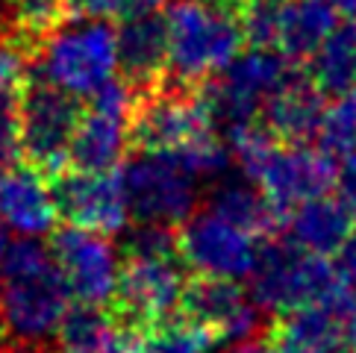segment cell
<instances>
[{"label": "cell", "instance_id": "obj_1", "mask_svg": "<svg viewBox=\"0 0 356 353\" xmlns=\"http://www.w3.org/2000/svg\"><path fill=\"white\" fill-rule=\"evenodd\" d=\"M68 306L71 295L50 247L27 236L9 242L0 274V338L42 347L56 338Z\"/></svg>", "mask_w": 356, "mask_h": 353}, {"label": "cell", "instance_id": "obj_2", "mask_svg": "<svg viewBox=\"0 0 356 353\" xmlns=\"http://www.w3.org/2000/svg\"><path fill=\"white\" fill-rule=\"evenodd\" d=\"M168 71L180 83H207L241 54L238 0H168L162 6Z\"/></svg>", "mask_w": 356, "mask_h": 353}, {"label": "cell", "instance_id": "obj_3", "mask_svg": "<svg viewBox=\"0 0 356 353\" xmlns=\"http://www.w3.org/2000/svg\"><path fill=\"white\" fill-rule=\"evenodd\" d=\"M33 71L74 97H92L118 74L115 27L106 18L65 15L42 39Z\"/></svg>", "mask_w": 356, "mask_h": 353}, {"label": "cell", "instance_id": "obj_4", "mask_svg": "<svg viewBox=\"0 0 356 353\" xmlns=\"http://www.w3.org/2000/svg\"><path fill=\"white\" fill-rule=\"evenodd\" d=\"M250 297L262 312L283 315L298 306L330 304L348 315L339 300L333 265L327 256L307 254L283 238L259 247L257 265L250 271Z\"/></svg>", "mask_w": 356, "mask_h": 353}, {"label": "cell", "instance_id": "obj_5", "mask_svg": "<svg viewBox=\"0 0 356 353\" xmlns=\"http://www.w3.org/2000/svg\"><path fill=\"white\" fill-rule=\"evenodd\" d=\"M80 97L62 92L33 68L18 88V147L21 159L47 180L68 165L71 138L80 121Z\"/></svg>", "mask_w": 356, "mask_h": 353}, {"label": "cell", "instance_id": "obj_6", "mask_svg": "<svg viewBox=\"0 0 356 353\" xmlns=\"http://www.w3.org/2000/svg\"><path fill=\"white\" fill-rule=\"evenodd\" d=\"M291 71L295 68L283 54L271 47H250L241 50L218 77L203 83L197 97L212 127L227 136L257 121L262 104L277 92Z\"/></svg>", "mask_w": 356, "mask_h": 353}, {"label": "cell", "instance_id": "obj_7", "mask_svg": "<svg viewBox=\"0 0 356 353\" xmlns=\"http://www.w3.org/2000/svg\"><path fill=\"white\" fill-rule=\"evenodd\" d=\"M118 171L130 215L138 224L180 227L197 209L200 180L171 154L142 150Z\"/></svg>", "mask_w": 356, "mask_h": 353}, {"label": "cell", "instance_id": "obj_8", "mask_svg": "<svg viewBox=\"0 0 356 353\" xmlns=\"http://www.w3.org/2000/svg\"><path fill=\"white\" fill-rule=\"evenodd\" d=\"M136 95L127 80H109L88 97L80 112L77 130L71 138L68 165L80 171H112L118 168L127 147L133 142V112Z\"/></svg>", "mask_w": 356, "mask_h": 353}, {"label": "cell", "instance_id": "obj_9", "mask_svg": "<svg viewBox=\"0 0 356 353\" xmlns=\"http://www.w3.org/2000/svg\"><path fill=\"white\" fill-rule=\"evenodd\" d=\"M241 176H248L280 215H286L303 200L321 197L333 188L336 156H330L321 147H312L309 142H280L277 138L257 165Z\"/></svg>", "mask_w": 356, "mask_h": 353}, {"label": "cell", "instance_id": "obj_10", "mask_svg": "<svg viewBox=\"0 0 356 353\" xmlns=\"http://www.w3.org/2000/svg\"><path fill=\"white\" fill-rule=\"evenodd\" d=\"M259 238L241 230L233 221L215 215L212 209L192 212L180 224L177 256L188 271L215 280H248L259 256Z\"/></svg>", "mask_w": 356, "mask_h": 353}, {"label": "cell", "instance_id": "obj_11", "mask_svg": "<svg viewBox=\"0 0 356 353\" xmlns=\"http://www.w3.org/2000/svg\"><path fill=\"white\" fill-rule=\"evenodd\" d=\"M50 256H54L74 304L97 309L112 306L124 265L112 236L80 230V227L54 230Z\"/></svg>", "mask_w": 356, "mask_h": 353}, {"label": "cell", "instance_id": "obj_12", "mask_svg": "<svg viewBox=\"0 0 356 353\" xmlns=\"http://www.w3.org/2000/svg\"><path fill=\"white\" fill-rule=\"evenodd\" d=\"M50 192H54L59 218H65L71 227L104 236H118L130 230L133 224L118 168L59 171L50 176Z\"/></svg>", "mask_w": 356, "mask_h": 353}, {"label": "cell", "instance_id": "obj_13", "mask_svg": "<svg viewBox=\"0 0 356 353\" xmlns=\"http://www.w3.org/2000/svg\"><path fill=\"white\" fill-rule=\"evenodd\" d=\"M186 286V265L177 254H127L112 306H118L124 318L136 330H142V327L177 312V306H183Z\"/></svg>", "mask_w": 356, "mask_h": 353}, {"label": "cell", "instance_id": "obj_14", "mask_svg": "<svg viewBox=\"0 0 356 353\" xmlns=\"http://www.w3.org/2000/svg\"><path fill=\"white\" fill-rule=\"evenodd\" d=\"M209 133H218V130L212 127L200 97L192 92L156 88L145 100H136L130 136L142 150L177 156Z\"/></svg>", "mask_w": 356, "mask_h": 353}, {"label": "cell", "instance_id": "obj_15", "mask_svg": "<svg viewBox=\"0 0 356 353\" xmlns=\"http://www.w3.org/2000/svg\"><path fill=\"white\" fill-rule=\"evenodd\" d=\"M186 312L197 318L218 342L238 345L248 338H257L262 327V309L238 283L215 280V277H197L186 286L183 295Z\"/></svg>", "mask_w": 356, "mask_h": 353}, {"label": "cell", "instance_id": "obj_16", "mask_svg": "<svg viewBox=\"0 0 356 353\" xmlns=\"http://www.w3.org/2000/svg\"><path fill=\"white\" fill-rule=\"evenodd\" d=\"M0 224L27 238L50 236L59 224L50 180L27 162L0 174Z\"/></svg>", "mask_w": 356, "mask_h": 353}, {"label": "cell", "instance_id": "obj_17", "mask_svg": "<svg viewBox=\"0 0 356 353\" xmlns=\"http://www.w3.org/2000/svg\"><path fill=\"white\" fill-rule=\"evenodd\" d=\"M324 92L309 77L291 71L277 92L262 104L265 130L280 142H309L324 115Z\"/></svg>", "mask_w": 356, "mask_h": 353}, {"label": "cell", "instance_id": "obj_18", "mask_svg": "<svg viewBox=\"0 0 356 353\" xmlns=\"http://www.w3.org/2000/svg\"><path fill=\"white\" fill-rule=\"evenodd\" d=\"M348 315L330 304H309L277 315L271 345L277 353H345Z\"/></svg>", "mask_w": 356, "mask_h": 353}, {"label": "cell", "instance_id": "obj_19", "mask_svg": "<svg viewBox=\"0 0 356 353\" xmlns=\"http://www.w3.org/2000/svg\"><path fill=\"white\" fill-rule=\"evenodd\" d=\"M118 71L130 85H156L168 71V42H165L162 15H136L121 18L115 30Z\"/></svg>", "mask_w": 356, "mask_h": 353}, {"label": "cell", "instance_id": "obj_20", "mask_svg": "<svg viewBox=\"0 0 356 353\" xmlns=\"http://www.w3.org/2000/svg\"><path fill=\"white\" fill-rule=\"evenodd\" d=\"M283 224H286V238L291 245L327 259L353 233V221L345 212V206L336 197H327V195L303 200L295 209H289L283 215Z\"/></svg>", "mask_w": 356, "mask_h": 353}, {"label": "cell", "instance_id": "obj_21", "mask_svg": "<svg viewBox=\"0 0 356 353\" xmlns=\"http://www.w3.org/2000/svg\"><path fill=\"white\" fill-rule=\"evenodd\" d=\"M336 21L339 15L321 0H277L271 47L289 62H303L339 27Z\"/></svg>", "mask_w": 356, "mask_h": 353}, {"label": "cell", "instance_id": "obj_22", "mask_svg": "<svg viewBox=\"0 0 356 353\" xmlns=\"http://www.w3.org/2000/svg\"><path fill=\"white\" fill-rule=\"evenodd\" d=\"M209 209L215 215L233 221L236 227H241V230H248L250 236H257L259 242L268 238L277 230V224L283 221V215L268 204V197H265L248 176L227 174L221 180H215Z\"/></svg>", "mask_w": 356, "mask_h": 353}, {"label": "cell", "instance_id": "obj_23", "mask_svg": "<svg viewBox=\"0 0 356 353\" xmlns=\"http://www.w3.org/2000/svg\"><path fill=\"white\" fill-rule=\"evenodd\" d=\"M309 80L324 95H345L356 88V24L336 27L307 59Z\"/></svg>", "mask_w": 356, "mask_h": 353}, {"label": "cell", "instance_id": "obj_24", "mask_svg": "<svg viewBox=\"0 0 356 353\" xmlns=\"http://www.w3.org/2000/svg\"><path fill=\"white\" fill-rule=\"evenodd\" d=\"M145 333H138V345L142 353H215L218 338L212 336L197 318L192 315H165V318L142 327Z\"/></svg>", "mask_w": 356, "mask_h": 353}, {"label": "cell", "instance_id": "obj_25", "mask_svg": "<svg viewBox=\"0 0 356 353\" xmlns=\"http://www.w3.org/2000/svg\"><path fill=\"white\" fill-rule=\"evenodd\" d=\"M318 147L330 156H350L356 154V88L336 95L333 104L324 106L321 124H318Z\"/></svg>", "mask_w": 356, "mask_h": 353}, {"label": "cell", "instance_id": "obj_26", "mask_svg": "<svg viewBox=\"0 0 356 353\" xmlns=\"http://www.w3.org/2000/svg\"><path fill=\"white\" fill-rule=\"evenodd\" d=\"M21 162L18 147V88L0 92V174Z\"/></svg>", "mask_w": 356, "mask_h": 353}, {"label": "cell", "instance_id": "obj_27", "mask_svg": "<svg viewBox=\"0 0 356 353\" xmlns=\"http://www.w3.org/2000/svg\"><path fill=\"white\" fill-rule=\"evenodd\" d=\"M330 265H333L339 300L350 315V309L356 306V233H350L348 242L330 256Z\"/></svg>", "mask_w": 356, "mask_h": 353}, {"label": "cell", "instance_id": "obj_28", "mask_svg": "<svg viewBox=\"0 0 356 353\" xmlns=\"http://www.w3.org/2000/svg\"><path fill=\"white\" fill-rule=\"evenodd\" d=\"M333 188H336V200L345 212L350 215V221L356 224V154L345 156L341 165H336V180H333Z\"/></svg>", "mask_w": 356, "mask_h": 353}, {"label": "cell", "instance_id": "obj_29", "mask_svg": "<svg viewBox=\"0 0 356 353\" xmlns=\"http://www.w3.org/2000/svg\"><path fill=\"white\" fill-rule=\"evenodd\" d=\"M68 15H88V18H124L130 0H62Z\"/></svg>", "mask_w": 356, "mask_h": 353}, {"label": "cell", "instance_id": "obj_30", "mask_svg": "<svg viewBox=\"0 0 356 353\" xmlns=\"http://www.w3.org/2000/svg\"><path fill=\"white\" fill-rule=\"evenodd\" d=\"M88 353H142V345H138V333L118 327L106 345H100L97 350H88Z\"/></svg>", "mask_w": 356, "mask_h": 353}, {"label": "cell", "instance_id": "obj_31", "mask_svg": "<svg viewBox=\"0 0 356 353\" xmlns=\"http://www.w3.org/2000/svg\"><path fill=\"white\" fill-rule=\"evenodd\" d=\"M230 353H277V347L271 342H262V338H248V342L233 345Z\"/></svg>", "mask_w": 356, "mask_h": 353}, {"label": "cell", "instance_id": "obj_32", "mask_svg": "<svg viewBox=\"0 0 356 353\" xmlns=\"http://www.w3.org/2000/svg\"><path fill=\"white\" fill-rule=\"evenodd\" d=\"M321 3H324L327 9H333L336 15L356 21V0H321Z\"/></svg>", "mask_w": 356, "mask_h": 353}, {"label": "cell", "instance_id": "obj_33", "mask_svg": "<svg viewBox=\"0 0 356 353\" xmlns=\"http://www.w3.org/2000/svg\"><path fill=\"white\" fill-rule=\"evenodd\" d=\"M345 353H356V306L345 321Z\"/></svg>", "mask_w": 356, "mask_h": 353}, {"label": "cell", "instance_id": "obj_34", "mask_svg": "<svg viewBox=\"0 0 356 353\" xmlns=\"http://www.w3.org/2000/svg\"><path fill=\"white\" fill-rule=\"evenodd\" d=\"M6 250H9V230L0 224V274H3V259H6Z\"/></svg>", "mask_w": 356, "mask_h": 353}]
</instances>
